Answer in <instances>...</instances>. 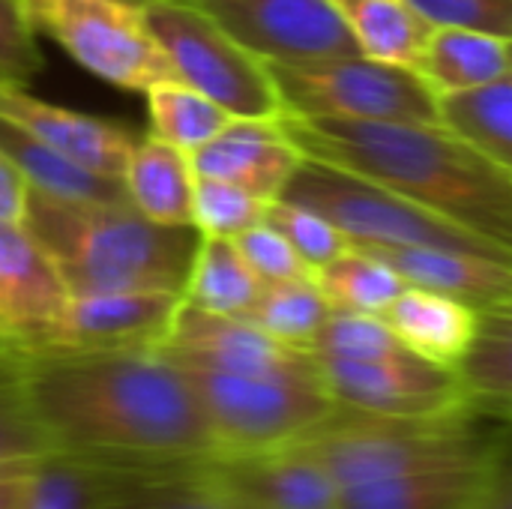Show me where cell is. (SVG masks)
<instances>
[{
  "mask_svg": "<svg viewBox=\"0 0 512 509\" xmlns=\"http://www.w3.org/2000/svg\"><path fill=\"white\" fill-rule=\"evenodd\" d=\"M18 390L63 453L144 468L219 453L186 369L159 348L21 351Z\"/></svg>",
  "mask_w": 512,
  "mask_h": 509,
  "instance_id": "1",
  "label": "cell"
},
{
  "mask_svg": "<svg viewBox=\"0 0 512 509\" xmlns=\"http://www.w3.org/2000/svg\"><path fill=\"white\" fill-rule=\"evenodd\" d=\"M279 126L303 159L357 174L512 249V174L444 123L309 120L282 114Z\"/></svg>",
  "mask_w": 512,
  "mask_h": 509,
  "instance_id": "2",
  "label": "cell"
},
{
  "mask_svg": "<svg viewBox=\"0 0 512 509\" xmlns=\"http://www.w3.org/2000/svg\"><path fill=\"white\" fill-rule=\"evenodd\" d=\"M27 231L54 261L69 294L180 291L201 234L156 225L123 201H66L30 189Z\"/></svg>",
  "mask_w": 512,
  "mask_h": 509,
  "instance_id": "3",
  "label": "cell"
},
{
  "mask_svg": "<svg viewBox=\"0 0 512 509\" xmlns=\"http://www.w3.org/2000/svg\"><path fill=\"white\" fill-rule=\"evenodd\" d=\"M291 444L318 459L339 492L435 468L489 462L498 453L471 426L468 411L402 420L336 408L324 423Z\"/></svg>",
  "mask_w": 512,
  "mask_h": 509,
  "instance_id": "4",
  "label": "cell"
},
{
  "mask_svg": "<svg viewBox=\"0 0 512 509\" xmlns=\"http://www.w3.org/2000/svg\"><path fill=\"white\" fill-rule=\"evenodd\" d=\"M279 198L321 213L348 237L351 246L360 249L432 246L486 255L512 264V249L507 246H498L474 231H465L384 186H375L357 174H348L324 162L303 159Z\"/></svg>",
  "mask_w": 512,
  "mask_h": 509,
  "instance_id": "5",
  "label": "cell"
},
{
  "mask_svg": "<svg viewBox=\"0 0 512 509\" xmlns=\"http://www.w3.org/2000/svg\"><path fill=\"white\" fill-rule=\"evenodd\" d=\"M279 90L282 111L309 120L441 123L438 96L423 78L366 54L318 60H264Z\"/></svg>",
  "mask_w": 512,
  "mask_h": 509,
  "instance_id": "6",
  "label": "cell"
},
{
  "mask_svg": "<svg viewBox=\"0 0 512 509\" xmlns=\"http://www.w3.org/2000/svg\"><path fill=\"white\" fill-rule=\"evenodd\" d=\"M33 36H48L90 75L147 93L177 78L156 42L144 6L132 0H18Z\"/></svg>",
  "mask_w": 512,
  "mask_h": 509,
  "instance_id": "7",
  "label": "cell"
},
{
  "mask_svg": "<svg viewBox=\"0 0 512 509\" xmlns=\"http://www.w3.org/2000/svg\"><path fill=\"white\" fill-rule=\"evenodd\" d=\"M183 369L201 399L219 453L285 447L339 408L324 390L321 375H231L198 366Z\"/></svg>",
  "mask_w": 512,
  "mask_h": 509,
  "instance_id": "8",
  "label": "cell"
},
{
  "mask_svg": "<svg viewBox=\"0 0 512 509\" xmlns=\"http://www.w3.org/2000/svg\"><path fill=\"white\" fill-rule=\"evenodd\" d=\"M144 15L174 75L231 117L276 120L285 114L267 63L231 39L198 6L186 0H150L144 3Z\"/></svg>",
  "mask_w": 512,
  "mask_h": 509,
  "instance_id": "9",
  "label": "cell"
},
{
  "mask_svg": "<svg viewBox=\"0 0 512 509\" xmlns=\"http://www.w3.org/2000/svg\"><path fill=\"white\" fill-rule=\"evenodd\" d=\"M315 363L324 390L345 411L402 420L471 411L456 369L438 366L408 348L372 360L315 357Z\"/></svg>",
  "mask_w": 512,
  "mask_h": 509,
  "instance_id": "10",
  "label": "cell"
},
{
  "mask_svg": "<svg viewBox=\"0 0 512 509\" xmlns=\"http://www.w3.org/2000/svg\"><path fill=\"white\" fill-rule=\"evenodd\" d=\"M261 60L360 54L333 0H186Z\"/></svg>",
  "mask_w": 512,
  "mask_h": 509,
  "instance_id": "11",
  "label": "cell"
},
{
  "mask_svg": "<svg viewBox=\"0 0 512 509\" xmlns=\"http://www.w3.org/2000/svg\"><path fill=\"white\" fill-rule=\"evenodd\" d=\"M156 348L180 366L231 375H318L312 351L273 339L249 318L213 315L189 303L180 306L168 336Z\"/></svg>",
  "mask_w": 512,
  "mask_h": 509,
  "instance_id": "12",
  "label": "cell"
},
{
  "mask_svg": "<svg viewBox=\"0 0 512 509\" xmlns=\"http://www.w3.org/2000/svg\"><path fill=\"white\" fill-rule=\"evenodd\" d=\"M180 306V291L69 294L54 336L42 351L156 348L168 336Z\"/></svg>",
  "mask_w": 512,
  "mask_h": 509,
  "instance_id": "13",
  "label": "cell"
},
{
  "mask_svg": "<svg viewBox=\"0 0 512 509\" xmlns=\"http://www.w3.org/2000/svg\"><path fill=\"white\" fill-rule=\"evenodd\" d=\"M69 288L24 222H0V339L18 351L48 348Z\"/></svg>",
  "mask_w": 512,
  "mask_h": 509,
  "instance_id": "14",
  "label": "cell"
},
{
  "mask_svg": "<svg viewBox=\"0 0 512 509\" xmlns=\"http://www.w3.org/2000/svg\"><path fill=\"white\" fill-rule=\"evenodd\" d=\"M204 471L252 509H336L339 486L297 444L219 453L204 462Z\"/></svg>",
  "mask_w": 512,
  "mask_h": 509,
  "instance_id": "15",
  "label": "cell"
},
{
  "mask_svg": "<svg viewBox=\"0 0 512 509\" xmlns=\"http://www.w3.org/2000/svg\"><path fill=\"white\" fill-rule=\"evenodd\" d=\"M0 120L102 177H123L135 144V135L126 129L81 111L48 105L9 81H0Z\"/></svg>",
  "mask_w": 512,
  "mask_h": 509,
  "instance_id": "16",
  "label": "cell"
},
{
  "mask_svg": "<svg viewBox=\"0 0 512 509\" xmlns=\"http://www.w3.org/2000/svg\"><path fill=\"white\" fill-rule=\"evenodd\" d=\"M300 162L303 153L288 141L285 129L279 126V117H234L213 141L192 153L195 177L225 180L267 201H276L285 192Z\"/></svg>",
  "mask_w": 512,
  "mask_h": 509,
  "instance_id": "17",
  "label": "cell"
},
{
  "mask_svg": "<svg viewBox=\"0 0 512 509\" xmlns=\"http://www.w3.org/2000/svg\"><path fill=\"white\" fill-rule=\"evenodd\" d=\"M180 468L120 465L108 459L51 450L30 462L21 509H108L135 486Z\"/></svg>",
  "mask_w": 512,
  "mask_h": 509,
  "instance_id": "18",
  "label": "cell"
},
{
  "mask_svg": "<svg viewBox=\"0 0 512 509\" xmlns=\"http://www.w3.org/2000/svg\"><path fill=\"white\" fill-rule=\"evenodd\" d=\"M366 252L387 261L411 288L453 297L480 315L512 300V264L498 258L432 246H378Z\"/></svg>",
  "mask_w": 512,
  "mask_h": 509,
  "instance_id": "19",
  "label": "cell"
},
{
  "mask_svg": "<svg viewBox=\"0 0 512 509\" xmlns=\"http://www.w3.org/2000/svg\"><path fill=\"white\" fill-rule=\"evenodd\" d=\"M381 318L390 324V330L408 351L450 369L462 363V357L468 354L483 327L477 309L453 297L411 285L396 297V303Z\"/></svg>",
  "mask_w": 512,
  "mask_h": 509,
  "instance_id": "20",
  "label": "cell"
},
{
  "mask_svg": "<svg viewBox=\"0 0 512 509\" xmlns=\"http://www.w3.org/2000/svg\"><path fill=\"white\" fill-rule=\"evenodd\" d=\"M195 180L189 153L156 138L153 132L135 138L123 168V186L129 204L141 216L156 225H192Z\"/></svg>",
  "mask_w": 512,
  "mask_h": 509,
  "instance_id": "21",
  "label": "cell"
},
{
  "mask_svg": "<svg viewBox=\"0 0 512 509\" xmlns=\"http://www.w3.org/2000/svg\"><path fill=\"white\" fill-rule=\"evenodd\" d=\"M414 72L438 99L492 84L510 75V39L465 27H435Z\"/></svg>",
  "mask_w": 512,
  "mask_h": 509,
  "instance_id": "22",
  "label": "cell"
},
{
  "mask_svg": "<svg viewBox=\"0 0 512 509\" xmlns=\"http://www.w3.org/2000/svg\"><path fill=\"white\" fill-rule=\"evenodd\" d=\"M495 456L489 462L450 465L384 483L342 489L336 509H468L483 492Z\"/></svg>",
  "mask_w": 512,
  "mask_h": 509,
  "instance_id": "23",
  "label": "cell"
},
{
  "mask_svg": "<svg viewBox=\"0 0 512 509\" xmlns=\"http://www.w3.org/2000/svg\"><path fill=\"white\" fill-rule=\"evenodd\" d=\"M261 291L264 282L252 273L234 240L201 237L183 285V303L213 315L246 318Z\"/></svg>",
  "mask_w": 512,
  "mask_h": 509,
  "instance_id": "24",
  "label": "cell"
},
{
  "mask_svg": "<svg viewBox=\"0 0 512 509\" xmlns=\"http://www.w3.org/2000/svg\"><path fill=\"white\" fill-rule=\"evenodd\" d=\"M357 39L360 54L414 69L432 24L408 0H333Z\"/></svg>",
  "mask_w": 512,
  "mask_h": 509,
  "instance_id": "25",
  "label": "cell"
},
{
  "mask_svg": "<svg viewBox=\"0 0 512 509\" xmlns=\"http://www.w3.org/2000/svg\"><path fill=\"white\" fill-rule=\"evenodd\" d=\"M441 123L512 174V75L438 99Z\"/></svg>",
  "mask_w": 512,
  "mask_h": 509,
  "instance_id": "26",
  "label": "cell"
},
{
  "mask_svg": "<svg viewBox=\"0 0 512 509\" xmlns=\"http://www.w3.org/2000/svg\"><path fill=\"white\" fill-rule=\"evenodd\" d=\"M315 285L339 312L384 315L408 282L378 255L348 246L339 258L315 270Z\"/></svg>",
  "mask_w": 512,
  "mask_h": 509,
  "instance_id": "27",
  "label": "cell"
},
{
  "mask_svg": "<svg viewBox=\"0 0 512 509\" xmlns=\"http://www.w3.org/2000/svg\"><path fill=\"white\" fill-rule=\"evenodd\" d=\"M147 111H150V132L183 153L201 150L213 141L234 117L207 99L201 90L189 87L180 78L159 81L147 90Z\"/></svg>",
  "mask_w": 512,
  "mask_h": 509,
  "instance_id": "28",
  "label": "cell"
},
{
  "mask_svg": "<svg viewBox=\"0 0 512 509\" xmlns=\"http://www.w3.org/2000/svg\"><path fill=\"white\" fill-rule=\"evenodd\" d=\"M330 312L333 306L315 285V276H309V279H288V282L264 285L258 303L252 306L246 318L264 333H270L273 339L300 351H312Z\"/></svg>",
  "mask_w": 512,
  "mask_h": 509,
  "instance_id": "29",
  "label": "cell"
},
{
  "mask_svg": "<svg viewBox=\"0 0 512 509\" xmlns=\"http://www.w3.org/2000/svg\"><path fill=\"white\" fill-rule=\"evenodd\" d=\"M471 408H489L512 420V330L483 324L480 336L456 366Z\"/></svg>",
  "mask_w": 512,
  "mask_h": 509,
  "instance_id": "30",
  "label": "cell"
},
{
  "mask_svg": "<svg viewBox=\"0 0 512 509\" xmlns=\"http://www.w3.org/2000/svg\"><path fill=\"white\" fill-rule=\"evenodd\" d=\"M108 509H252L228 489H222L207 471L204 462L192 468H180L162 477H153Z\"/></svg>",
  "mask_w": 512,
  "mask_h": 509,
  "instance_id": "31",
  "label": "cell"
},
{
  "mask_svg": "<svg viewBox=\"0 0 512 509\" xmlns=\"http://www.w3.org/2000/svg\"><path fill=\"white\" fill-rule=\"evenodd\" d=\"M270 201L258 198L234 183L198 177L195 201H192V225L201 237H225L234 240L243 231L264 222Z\"/></svg>",
  "mask_w": 512,
  "mask_h": 509,
  "instance_id": "32",
  "label": "cell"
},
{
  "mask_svg": "<svg viewBox=\"0 0 512 509\" xmlns=\"http://www.w3.org/2000/svg\"><path fill=\"white\" fill-rule=\"evenodd\" d=\"M405 345L390 330L381 315H360V312H339L333 309L324 321L312 354L315 357H339V360H372L384 354H396Z\"/></svg>",
  "mask_w": 512,
  "mask_h": 509,
  "instance_id": "33",
  "label": "cell"
},
{
  "mask_svg": "<svg viewBox=\"0 0 512 509\" xmlns=\"http://www.w3.org/2000/svg\"><path fill=\"white\" fill-rule=\"evenodd\" d=\"M264 222L273 225L297 249V255L312 270V276H315V270H321L324 264H330L351 246L348 237L333 222H327L321 213H315L303 204L285 201V198L270 201Z\"/></svg>",
  "mask_w": 512,
  "mask_h": 509,
  "instance_id": "34",
  "label": "cell"
},
{
  "mask_svg": "<svg viewBox=\"0 0 512 509\" xmlns=\"http://www.w3.org/2000/svg\"><path fill=\"white\" fill-rule=\"evenodd\" d=\"M51 450L54 444L18 390V369L0 375V465H24Z\"/></svg>",
  "mask_w": 512,
  "mask_h": 509,
  "instance_id": "35",
  "label": "cell"
},
{
  "mask_svg": "<svg viewBox=\"0 0 512 509\" xmlns=\"http://www.w3.org/2000/svg\"><path fill=\"white\" fill-rule=\"evenodd\" d=\"M240 255L246 258V264L252 267V273L270 285V282H288V279H309L312 270L306 267V261L297 255V249L267 222L243 231L240 237H234Z\"/></svg>",
  "mask_w": 512,
  "mask_h": 509,
  "instance_id": "36",
  "label": "cell"
},
{
  "mask_svg": "<svg viewBox=\"0 0 512 509\" xmlns=\"http://www.w3.org/2000/svg\"><path fill=\"white\" fill-rule=\"evenodd\" d=\"M432 27H465L512 42V0H408Z\"/></svg>",
  "mask_w": 512,
  "mask_h": 509,
  "instance_id": "37",
  "label": "cell"
},
{
  "mask_svg": "<svg viewBox=\"0 0 512 509\" xmlns=\"http://www.w3.org/2000/svg\"><path fill=\"white\" fill-rule=\"evenodd\" d=\"M42 63L36 36L21 18L18 0H0V81L27 87Z\"/></svg>",
  "mask_w": 512,
  "mask_h": 509,
  "instance_id": "38",
  "label": "cell"
},
{
  "mask_svg": "<svg viewBox=\"0 0 512 509\" xmlns=\"http://www.w3.org/2000/svg\"><path fill=\"white\" fill-rule=\"evenodd\" d=\"M30 183L18 165L0 150V222H24Z\"/></svg>",
  "mask_w": 512,
  "mask_h": 509,
  "instance_id": "39",
  "label": "cell"
},
{
  "mask_svg": "<svg viewBox=\"0 0 512 509\" xmlns=\"http://www.w3.org/2000/svg\"><path fill=\"white\" fill-rule=\"evenodd\" d=\"M468 509H512V459L501 462V456H495L483 492Z\"/></svg>",
  "mask_w": 512,
  "mask_h": 509,
  "instance_id": "40",
  "label": "cell"
},
{
  "mask_svg": "<svg viewBox=\"0 0 512 509\" xmlns=\"http://www.w3.org/2000/svg\"><path fill=\"white\" fill-rule=\"evenodd\" d=\"M27 468L24 465H0V509H21L27 489Z\"/></svg>",
  "mask_w": 512,
  "mask_h": 509,
  "instance_id": "41",
  "label": "cell"
},
{
  "mask_svg": "<svg viewBox=\"0 0 512 509\" xmlns=\"http://www.w3.org/2000/svg\"><path fill=\"white\" fill-rule=\"evenodd\" d=\"M18 360H21V351L9 342L0 339V375H9L18 369Z\"/></svg>",
  "mask_w": 512,
  "mask_h": 509,
  "instance_id": "42",
  "label": "cell"
},
{
  "mask_svg": "<svg viewBox=\"0 0 512 509\" xmlns=\"http://www.w3.org/2000/svg\"><path fill=\"white\" fill-rule=\"evenodd\" d=\"M480 318H483V324H495V327H510V330H512V300L507 303V306L495 309V312H483Z\"/></svg>",
  "mask_w": 512,
  "mask_h": 509,
  "instance_id": "43",
  "label": "cell"
},
{
  "mask_svg": "<svg viewBox=\"0 0 512 509\" xmlns=\"http://www.w3.org/2000/svg\"><path fill=\"white\" fill-rule=\"evenodd\" d=\"M510 75H512V42H510Z\"/></svg>",
  "mask_w": 512,
  "mask_h": 509,
  "instance_id": "44",
  "label": "cell"
},
{
  "mask_svg": "<svg viewBox=\"0 0 512 509\" xmlns=\"http://www.w3.org/2000/svg\"><path fill=\"white\" fill-rule=\"evenodd\" d=\"M132 3H141V6H144V3H150V0H132Z\"/></svg>",
  "mask_w": 512,
  "mask_h": 509,
  "instance_id": "45",
  "label": "cell"
}]
</instances>
